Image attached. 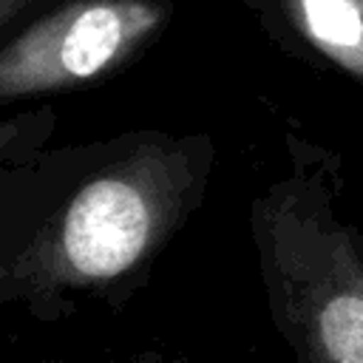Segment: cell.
Masks as SVG:
<instances>
[{"instance_id": "obj_4", "label": "cell", "mask_w": 363, "mask_h": 363, "mask_svg": "<svg viewBox=\"0 0 363 363\" xmlns=\"http://www.w3.org/2000/svg\"><path fill=\"white\" fill-rule=\"evenodd\" d=\"M286 54L363 88V0H244Z\"/></svg>"}, {"instance_id": "obj_7", "label": "cell", "mask_w": 363, "mask_h": 363, "mask_svg": "<svg viewBox=\"0 0 363 363\" xmlns=\"http://www.w3.org/2000/svg\"><path fill=\"white\" fill-rule=\"evenodd\" d=\"M133 363H196L190 357H179V354H167V352H159V349H142Z\"/></svg>"}, {"instance_id": "obj_1", "label": "cell", "mask_w": 363, "mask_h": 363, "mask_svg": "<svg viewBox=\"0 0 363 363\" xmlns=\"http://www.w3.org/2000/svg\"><path fill=\"white\" fill-rule=\"evenodd\" d=\"M216 162L207 133L136 130L37 159L48 207L0 252V303H26L43 320L71 298L113 303L201 204Z\"/></svg>"}, {"instance_id": "obj_3", "label": "cell", "mask_w": 363, "mask_h": 363, "mask_svg": "<svg viewBox=\"0 0 363 363\" xmlns=\"http://www.w3.org/2000/svg\"><path fill=\"white\" fill-rule=\"evenodd\" d=\"M173 14L176 0H43L0 43V108L111 79L167 31Z\"/></svg>"}, {"instance_id": "obj_6", "label": "cell", "mask_w": 363, "mask_h": 363, "mask_svg": "<svg viewBox=\"0 0 363 363\" xmlns=\"http://www.w3.org/2000/svg\"><path fill=\"white\" fill-rule=\"evenodd\" d=\"M40 6L43 0H0V43L11 37Z\"/></svg>"}, {"instance_id": "obj_2", "label": "cell", "mask_w": 363, "mask_h": 363, "mask_svg": "<svg viewBox=\"0 0 363 363\" xmlns=\"http://www.w3.org/2000/svg\"><path fill=\"white\" fill-rule=\"evenodd\" d=\"M286 153L250 204L269 318L295 363H363V235L340 216V156L298 133Z\"/></svg>"}, {"instance_id": "obj_5", "label": "cell", "mask_w": 363, "mask_h": 363, "mask_svg": "<svg viewBox=\"0 0 363 363\" xmlns=\"http://www.w3.org/2000/svg\"><path fill=\"white\" fill-rule=\"evenodd\" d=\"M57 128V113L51 105L0 119V167H23L45 153V145Z\"/></svg>"}, {"instance_id": "obj_8", "label": "cell", "mask_w": 363, "mask_h": 363, "mask_svg": "<svg viewBox=\"0 0 363 363\" xmlns=\"http://www.w3.org/2000/svg\"><path fill=\"white\" fill-rule=\"evenodd\" d=\"M40 363H57V360H40Z\"/></svg>"}]
</instances>
